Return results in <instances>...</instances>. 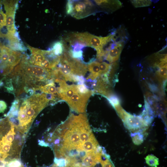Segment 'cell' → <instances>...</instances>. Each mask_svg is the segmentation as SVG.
<instances>
[{
    "mask_svg": "<svg viewBox=\"0 0 167 167\" xmlns=\"http://www.w3.org/2000/svg\"><path fill=\"white\" fill-rule=\"evenodd\" d=\"M24 136L7 117L0 119V161L8 163L18 160Z\"/></svg>",
    "mask_w": 167,
    "mask_h": 167,
    "instance_id": "cell-1",
    "label": "cell"
},
{
    "mask_svg": "<svg viewBox=\"0 0 167 167\" xmlns=\"http://www.w3.org/2000/svg\"><path fill=\"white\" fill-rule=\"evenodd\" d=\"M40 95L34 94L24 101L18 109L16 118H10L18 130L24 134L28 131L36 115L49 102L41 98Z\"/></svg>",
    "mask_w": 167,
    "mask_h": 167,
    "instance_id": "cell-2",
    "label": "cell"
},
{
    "mask_svg": "<svg viewBox=\"0 0 167 167\" xmlns=\"http://www.w3.org/2000/svg\"><path fill=\"white\" fill-rule=\"evenodd\" d=\"M111 38V34L103 37L85 32L73 33L68 37V40L70 42H77L94 48L96 51L97 58L102 52L104 47L112 41Z\"/></svg>",
    "mask_w": 167,
    "mask_h": 167,
    "instance_id": "cell-3",
    "label": "cell"
},
{
    "mask_svg": "<svg viewBox=\"0 0 167 167\" xmlns=\"http://www.w3.org/2000/svg\"><path fill=\"white\" fill-rule=\"evenodd\" d=\"M115 109L126 127L130 131L134 132H142L148 126L139 116L134 115L129 113L120 105L116 107Z\"/></svg>",
    "mask_w": 167,
    "mask_h": 167,
    "instance_id": "cell-4",
    "label": "cell"
},
{
    "mask_svg": "<svg viewBox=\"0 0 167 167\" xmlns=\"http://www.w3.org/2000/svg\"><path fill=\"white\" fill-rule=\"evenodd\" d=\"M93 6L88 1L69 0L66 5V12L76 19H82L91 14Z\"/></svg>",
    "mask_w": 167,
    "mask_h": 167,
    "instance_id": "cell-5",
    "label": "cell"
},
{
    "mask_svg": "<svg viewBox=\"0 0 167 167\" xmlns=\"http://www.w3.org/2000/svg\"><path fill=\"white\" fill-rule=\"evenodd\" d=\"M92 93L91 90L85 93H81L78 89L66 102L72 110L78 113H83L85 112L88 101Z\"/></svg>",
    "mask_w": 167,
    "mask_h": 167,
    "instance_id": "cell-6",
    "label": "cell"
},
{
    "mask_svg": "<svg viewBox=\"0 0 167 167\" xmlns=\"http://www.w3.org/2000/svg\"><path fill=\"white\" fill-rule=\"evenodd\" d=\"M3 2L6 11V29L9 33L14 35L17 32L15 25V17L18 1H4Z\"/></svg>",
    "mask_w": 167,
    "mask_h": 167,
    "instance_id": "cell-7",
    "label": "cell"
},
{
    "mask_svg": "<svg viewBox=\"0 0 167 167\" xmlns=\"http://www.w3.org/2000/svg\"><path fill=\"white\" fill-rule=\"evenodd\" d=\"M124 44V42L115 43L114 47L108 51L105 57V59L110 63L117 61L119 58Z\"/></svg>",
    "mask_w": 167,
    "mask_h": 167,
    "instance_id": "cell-8",
    "label": "cell"
},
{
    "mask_svg": "<svg viewBox=\"0 0 167 167\" xmlns=\"http://www.w3.org/2000/svg\"><path fill=\"white\" fill-rule=\"evenodd\" d=\"M96 4L106 11L113 12L122 6L121 2L119 0H95Z\"/></svg>",
    "mask_w": 167,
    "mask_h": 167,
    "instance_id": "cell-9",
    "label": "cell"
},
{
    "mask_svg": "<svg viewBox=\"0 0 167 167\" xmlns=\"http://www.w3.org/2000/svg\"><path fill=\"white\" fill-rule=\"evenodd\" d=\"M22 56L20 52L12 50L9 57L6 66L4 70L11 72L14 67L20 62Z\"/></svg>",
    "mask_w": 167,
    "mask_h": 167,
    "instance_id": "cell-10",
    "label": "cell"
},
{
    "mask_svg": "<svg viewBox=\"0 0 167 167\" xmlns=\"http://www.w3.org/2000/svg\"><path fill=\"white\" fill-rule=\"evenodd\" d=\"M112 40L113 42L126 41L128 38V34L126 28L124 26H120L111 34Z\"/></svg>",
    "mask_w": 167,
    "mask_h": 167,
    "instance_id": "cell-11",
    "label": "cell"
},
{
    "mask_svg": "<svg viewBox=\"0 0 167 167\" xmlns=\"http://www.w3.org/2000/svg\"><path fill=\"white\" fill-rule=\"evenodd\" d=\"M99 144L93 135L81 146L80 152H86L97 151L100 148Z\"/></svg>",
    "mask_w": 167,
    "mask_h": 167,
    "instance_id": "cell-12",
    "label": "cell"
},
{
    "mask_svg": "<svg viewBox=\"0 0 167 167\" xmlns=\"http://www.w3.org/2000/svg\"><path fill=\"white\" fill-rule=\"evenodd\" d=\"M99 64V62L95 61L92 62L88 64L87 68L90 73L87 77V80L93 81L101 76Z\"/></svg>",
    "mask_w": 167,
    "mask_h": 167,
    "instance_id": "cell-13",
    "label": "cell"
},
{
    "mask_svg": "<svg viewBox=\"0 0 167 167\" xmlns=\"http://www.w3.org/2000/svg\"><path fill=\"white\" fill-rule=\"evenodd\" d=\"M37 88L39 89L42 92L52 94L58 97L57 89L54 81Z\"/></svg>",
    "mask_w": 167,
    "mask_h": 167,
    "instance_id": "cell-14",
    "label": "cell"
},
{
    "mask_svg": "<svg viewBox=\"0 0 167 167\" xmlns=\"http://www.w3.org/2000/svg\"><path fill=\"white\" fill-rule=\"evenodd\" d=\"M2 54L0 61L1 63H2L1 66L5 69L6 66L8 58L12 50L3 45L2 46Z\"/></svg>",
    "mask_w": 167,
    "mask_h": 167,
    "instance_id": "cell-15",
    "label": "cell"
},
{
    "mask_svg": "<svg viewBox=\"0 0 167 167\" xmlns=\"http://www.w3.org/2000/svg\"><path fill=\"white\" fill-rule=\"evenodd\" d=\"M65 49L64 43L61 41H58L54 43L51 49L54 55L60 56L64 52Z\"/></svg>",
    "mask_w": 167,
    "mask_h": 167,
    "instance_id": "cell-16",
    "label": "cell"
},
{
    "mask_svg": "<svg viewBox=\"0 0 167 167\" xmlns=\"http://www.w3.org/2000/svg\"><path fill=\"white\" fill-rule=\"evenodd\" d=\"M131 136L133 143L136 145L141 144L143 141L144 136L142 132H135L131 134Z\"/></svg>",
    "mask_w": 167,
    "mask_h": 167,
    "instance_id": "cell-17",
    "label": "cell"
},
{
    "mask_svg": "<svg viewBox=\"0 0 167 167\" xmlns=\"http://www.w3.org/2000/svg\"><path fill=\"white\" fill-rule=\"evenodd\" d=\"M146 162L151 167H157L159 164V159L153 155H148L145 158Z\"/></svg>",
    "mask_w": 167,
    "mask_h": 167,
    "instance_id": "cell-18",
    "label": "cell"
},
{
    "mask_svg": "<svg viewBox=\"0 0 167 167\" xmlns=\"http://www.w3.org/2000/svg\"><path fill=\"white\" fill-rule=\"evenodd\" d=\"M167 66L159 69L156 72L157 78L160 82L165 81L167 79Z\"/></svg>",
    "mask_w": 167,
    "mask_h": 167,
    "instance_id": "cell-19",
    "label": "cell"
},
{
    "mask_svg": "<svg viewBox=\"0 0 167 167\" xmlns=\"http://www.w3.org/2000/svg\"><path fill=\"white\" fill-rule=\"evenodd\" d=\"M112 67V65L105 62L100 63L99 68L101 74V76L108 75Z\"/></svg>",
    "mask_w": 167,
    "mask_h": 167,
    "instance_id": "cell-20",
    "label": "cell"
},
{
    "mask_svg": "<svg viewBox=\"0 0 167 167\" xmlns=\"http://www.w3.org/2000/svg\"><path fill=\"white\" fill-rule=\"evenodd\" d=\"M132 5L135 7H139L147 6H150L152 4L151 0H131Z\"/></svg>",
    "mask_w": 167,
    "mask_h": 167,
    "instance_id": "cell-21",
    "label": "cell"
},
{
    "mask_svg": "<svg viewBox=\"0 0 167 167\" xmlns=\"http://www.w3.org/2000/svg\"><path fill=\"white\" fill-rule=\"evenodd\" d=\"M107 98L114 107L120 105V101L119 98L114 94H112Z\"/></svg>",
    "mask_w": 167,
    "mask_h": 167,
    "instance_id": "cell-22",
    "label": "cell"
},
{
    "mask_svg": "<svg viewBox=\"0 0 167 167\" xmlns=\"http://www.w3.org/2000/svg\"><path fill=\"white\" fill-rule=\"evenodd\" d=\"M101 164V167H115L109 160L108 156L102 158Z\"/></svg>",
    "mask_w": 167,
    "mask_h": 167,
    "instance_id": "cell-23",
    "label": "cell"
},
{
    "mask_svg": "<svg viewBox=\"0 0 167 167\" xmlns=\"http://www.w3.org/2000/svg\"><path fill=\"white\" fill-rule=\"evenodd\" d=\"M6 108V103L3 101L0 100V113H3Z\"/></svg>",
    "mask_w": 167,
    "mask_h": 167,
    "instance_id": "cell-24",
    "label": "cell"
},
{
    "mask_svg": "<svg viewBox=\"0 0 167 167\" xmlns=\"http://www.w3.org/2000/svg\"><path fill=\"white\" fill-rule=\"evenodd\" d=\"M21 167H24L22 165Z\"/></svg>",
    "mask_w": 167,
    "mask_h": 167,
    "instance_id": "cell-25",
    "label": "cell"
}]
</instances>
